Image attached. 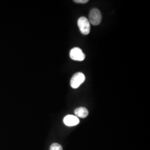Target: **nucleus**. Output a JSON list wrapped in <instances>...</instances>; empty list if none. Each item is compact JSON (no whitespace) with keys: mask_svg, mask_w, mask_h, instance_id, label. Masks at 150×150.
<instances>
[{"mask_svg":"<svg viewBox=\"0 0 150 150\" xmlns=\"http://www.w3.org/2000/svg\"><path fill=\"white\" fill-rule=\"evenodd\" d=\"M78 26L80 32L85 35H88L90 32V23L85 17H81L77 21Z\"/></svg>","mask_w":150,"mask_h":150,"instance_id":"obj_1","label":"nucleus"},{"mask_svg":"<svg viewBox=\"0 0 150 150\" xmlns=\"http://www.w3.org/2000/svg\"><path fill=\"white\" fill-rule=\"evenodd\" d=\"M102 20V15L97 8H93L89 13V22L94 26L98 25Z\"/></svg>","mask_w":150,"mask_h":150,"instance_id":"obj_2","label":"nucleus"},{"mask_svg":"<svg viewBox=\"0 0 150 150\" xmlns=\"http://www.w3.org/2000/svg\"><path fill=\"white\" fill-rule=\"evenodd\" d=\"M85 80V76L81 72L76 73L72 77L70 85L72 88H77Z\"/></svg>","mask_w":150,"mask_h":150,"instance_id":"obj_3","label":"nucleus"},{"mask_svg":"<svg viewBox=\"0 0 150 150\" xmlns=\"http://www.w3.org/2000/svg\"><path fill=\"white\" fill-rule=\"evenodd\" d=\"M71 59L74 61H82L85 59V54L83 53L81 49L79 47L72 48L70 52Z\"/></svg>","mask_w":150,"mask_h":150,"instance_id":"obj_4","label":"nucleus"},{"mask_svg":"<svg viewBox=\"0 0 150 150\" xmlns=\"http://www.w3.org/2000/svg\"><path fill=\"white\" fill-rule=\"evenodd\" d=\"M79 122H80L79 119L77 117L74 115H69L65 116L64 118V125H66L67 126H70V127L78 125Z\"/></svg>","mask_w":150,"mask_h":150,"instance_id":"obj_5","label":"nucleus"},{"mask_svg":"<svg viewBox=\"0 0 150 150\" xmlns=\"http://www.w3.org/2000/svg\"><path fill=\"white\" fill-rule=\"evenodd\" d=\"M75 114L76 117L82 118H86L88 115V111L85 107H79L75 110Z\"/></svg>","mask_w":150,"mask_h":150,"instance_id":"obj_6","label":"nucleus"},{"mask_svg":"<svg viewBox=\"0 0 150 150\" xmlns=\"http://www.w3.org/2000/svg\"><path fill=\"white\" fill-rule=\"evenodd\" d=\"M50 150H62V147L58 144H53L50 147Z\"/></svg>","mask_w":150,"mask_h":150,"instance_id":"obj_7","label":"nucleus"},{"mask_svg":"<svg viewBox=\"0 0 150 150\" xmlns=\"http://www.w3.org/2000/svg\"><path fill=\"white\" fill-rule=\"evenodd\" d=\"M74 1L77 4H86L88 2V0H74Z\"/></svg>","mask_w":150,"mask_h":150,"instance_id":"obj_8","label":"nucleus"}]
</instances>
